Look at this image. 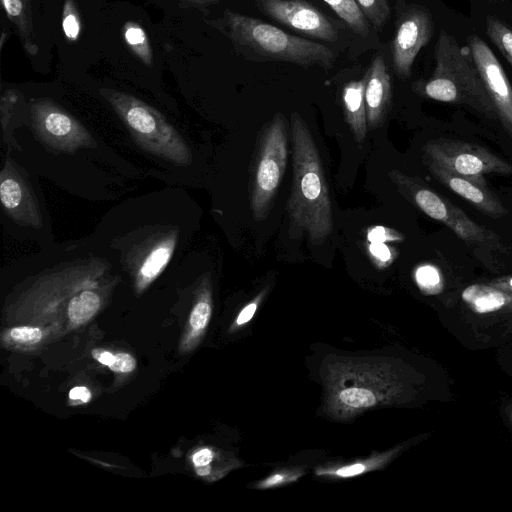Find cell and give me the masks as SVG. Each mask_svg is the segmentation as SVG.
<instances>
[{"label":"cell","instance_id":"6da1fadb","mask_svg":"<svg viewBox=\"0 0 512 512\" xmlns=\"http://www.w3.org/2000/svg\"><path fill=\"white\" fill-rule=\"evenodd\" d=\"M293 178L287 201L289 236L322 244L333 231L332 206L322 161L302 116L291 113Z\"/></svg>","mask_w":512,"mask_h":512},{"label":"cell","instance_id":"7a4b0ae2","mask_svg":"<svg viewBox=\"0 0 512 512\" xmlns=\"http://www.w3.org/2000/svg\"><path fill=\"white\" fill-rule=\"evenodd\" d=\"M235 49L255 61H283L303 68H332L335 54L327 46L294 36L257 18L225 10L216 22Z\"/></svg>","mask_w":512,"mask_h":512},{"label":"cell","instance_id":"3957f363","mask_svg":"<svg viewBox=\"0 0 512 512\" xmlns=\"http://www.w3.org/2000/svg\"><path fill=\"white\" fill-rule=\"evenodd\" d=\"M435 63L433 74L414 84L416 93L439 102L465 105L489 119H498L470 49L460 47L444 30L435 45Z\"/></svg>","mask_w":512,"mask_h":512},{"label":"cell","instance_id":"277c9868","mask_svg":"<svg viewBox=\"0 0 512 512\" xmlns=\"http://www.w3.org/2000/svg\"><path fill=\"white\" fill-rule=\"evenodd\" d=\"M101 94L142 149L176 165L186 166L192 162V153L185 140L154 107L115 90L104 89Z\"/></svg>","mask_w":512,"mask_h":512},{"label":"cell","instance_id":"5b68a950","mask_svg":"<svg viewBox=\"0 0 512 512\" xmlns=\"http://www.w3.org/2000/svg\"><path fill=\"white\" fill-rule=\"evenodd\" d=\"M328 402L338 415H350L389 402L396 386L381 363L337 362L327 376Z\"/></svg>","mask_w":512,"mask_h":512},{"label":"cell","instance_id":"8992f818","mask_svg":"<svg viewBox=\"0 0 512 512\" xmlns=\"http://www.w3.org/2000/svg\"><path fill=\"white\" fill-rule=\"evenodd\" d=\"M389 177L403 197L430 218L446 225L463 241L493 250H504L497 234L474 222L459 207L431 190L420 179L399 170H391Z\"/></svg>","mask_w":512,"mask_h":512},{"label":"cell","instance_id":"52a82bcc","mask_svg":"<svg viewBox=\"0 0 512 512\" xmlns=\"http://www.w3.org/2000/svg\"><path fill=\"white\" fill-rule=\"evenodd\" d=\"M287 156V121L277 113L263 130L251 176L250 208L256 220L264 219L273 205Z\"/></svg>","mask_w":512,"mask_h":512},{"label":"cell","instance_id":"ba28073f","mask_svg":"<svg viewBox=\"0 0 512 512\" xmlns=\"http://www.w3.org/2000/svg\"><path fill=\"white\" fill-rule=\"evenodd\" d=\"M423 159L484 186H487L485 174H512L509 162L485 147L465 141L430 140L423 147Z\"/></svg>","mask_w":512,"mask_h":512},{"label":"cell","instance_id":"9c48e42d","mask_svg":"<svg viewBox=\"0 0 512 512\" xmlns=\"http://www.w3.org/2000/svg\"><path fill=\"white\" fill-rule=\"evenodd\" d=\"M30 110L33 128L48 147L65 153H74L82 147H95L90 132L52 100L36 99Z\"/></svg>","mask_w":512,"mask_h":512},{"label":"cell","instance_id":"30bf717a","mask_svg":"<svg viewBox=\"0 0 512 512\" xmlns=\"http://www.w3.org/2000/svg\"><path fill=\"white\" fill-rule=\"evenodd\" d=\"M433 33L431 15L420 5H409L398 16L391 54L394 71L400 78L410 77L416 56Z\"/></svg>","mask_w":512,"mask_h":512},{"label":"cell","instance_id":"8fae6325","mask_svg":"<svg viewBox=\"0 0 512 512\" xmlns=\"http://www.w3.org/2000/svg\"><path fill=\"white\" fill-rule=\"evenodd\" d=\"M258 9L272 20L314 39L334 42L338 23L305 0H254Z\"/></svg>","mask_w":512,"mask_h":512},{"label":"cell","instance_id":"7c38bea8","mask_svg":"<svg viewBox=\"0 0 512 512\" xmlns=\"http://www.w3.org/2000/svg\"><path fill=\"white\" fill-rule=\"evenodd\" d=\"M468 42L473 60L494 103L497 118L512 137V86L506 73L483 39L473 35Z\"/></svg>","mask_w":512,"mask_h":512},{"label":"cell","instance_id":"4fadbf2b","mask_svg":"<svg viewBox=\"0 0 512 512\" xmlns=\"http://www.w3.org/2000/svg\"><path fill=\"white\" fill-rule=\"evenodd\" d=\"M177 239V229H167L147 238L131 252L128 261L136 267L135 283L139 289L149 285L166 268L176 248Z\"/></svg>","mask_w":512,"mask_h":512},{"label":"cell","instance_id":"5bb4252c","mask_svg":"<svg viewBox=\"0 0 512 512\" xmlns=\"http://www.w3.org/2000/svg\"><path fill=\"white\" fill-rule=\"evenodd\" d=\"M0 198L6 213L17 223L36 228L42 225L32 189L8 159L0 175Z\"/></svg>","mask_w":512,"mask_h":512},{"label":"cell","instance_id":"9a60e30c","mask_svg":"<svg viewBox=\"0 0 512 512\" xmlns=\"http://www.w3.org/2000/svg\"><path fill=\"white\" fill-rule=\"evenodd\" d=\"M365 106L367 128L382 126L392 103L391 76L383 56L376 55L365 74Z\"/></svg>","mask_w":512,"mask_h":512},{"label":"cell","instance_id":"2e32d148","mask_svg":"<svg viewBox=\"0 0 512 512\" xmlns=\"http://www.w3.org/2000/svg\"><path fill=\"white\" fill-rule=\"evenodd\" d=\"M429 172L448 189L464 198L482 213L494 218L507 214L500 199L488 188L477 182L455 174L434 163L425 162Z\"/></svg>","mask_w":512,"mask_h":512},{"label":"cell","instance_id":"e0dca14e","mask_svg":"<svg viewBox=\"0 0 512 512\" xmlns=\"http://www.w3.org/2000/svg\"><path fill=\"white\" fill-rule=\"evenodd\" d=\"M365 76L346 83L342 89V105L345 120L357 142L364 141L367 133L365 106Z\"/></svg>","mask_w":512,"mask_h":512},{"label":"cell","instance_id":"ac0fdd59","mask_svg":"<svg viewBox=\"0 0 512 512\" xmlns=\"http://www.w3.org/2000/svg\"><path fill=\"white\" fill-rule=\"evenodd\" d=\"M462 299L476 313L486 314L507 306L512 295L491 284H473L463 290Z\"/></svg>","mask_w":512,"mask_h":512},{"label":"cell","instance_id":"d6986e66","mask_svg":"<svg viewBox=\"0 0 512 512\" xmlns=\"http://www.w3.org/2000/svg\"><path fill=\"white\" fill-rule=\"evenodd\" d=\"M1 1L7 17L18 31L23 48L29 55H36L39 51V47L35 41L30 0Z\"/></svg>","mask_w":512,"mask_h":512},{"label":"cell","instance_id":"ffe728a7","mask_svg":"<svg viewBox=\"0 0 512 512\" xmlns=\"http://www.w3.org/2000/svg\"><path fill=\"white\" fill-rule=\"evenodd\" d=\"M110 275L98 280L76 293L68 303L67 315L73 324H83L89 321L99 310L102 299L96 291L99 284Z\"/></svg>","mask_w":512,"mask_h":512},{"label":"cell","instance_id":"44dd1931","mask_svg":"<svg viewBox=\"0 0 512 512\" xmlns=\"http://www.w3.org/2000/svg\"><path fill=\"white\" fill-rule=\"evenodd\" d=\"M123 38L131 52L147 67L153 65V52L145 29L135 21L123 26Z\"/></svg>","mask_w":512,"mask_h":512},{"label":"cell","instance_id":"7402d4cb","mask_svg":"<svg viewBox=\"0 0 512 512\" xmlns=\"http://www.w3.org/2000/svg\"><path fill=\"white\" fill-rule=\"evenodd\" d=\"M356 34L366 37L369 34V22L361 12L355 0H323Z\"/></svg>","mask_w":512,"mask_h":512},{"label":"cell","instance_id":"603a6c76","mask_svg":"<svg viewBox=\"0 0 512 512\" xmlns=\"http://www.w3.org/2000/svg\"><path fill=\"white\" fill-rule=\"evenodd\" d=\"M486 31L491 41L512 65V30L500 20L488 17Z\"/></svg>","mask_w":512,"mask_h":512},{"label":"cell","instance_id":"cb8c5ba5","mask_svg":"<svg viewBox=\"0 0 512 512\" xmlns=\"http://www.w3.org/2000/svg\"><path fill=\"white\" fill-rule=\"evenodd\" d=\"M361 12L376 30H381L390 16V0H355Z\"/></svg>","mask_w":512,"mask_h":512},{"label":"cell","instance_id":"d4e9b609","mask_svg":"<svg viewBox=\"0 0 512 512\" xmlns=\"http://www.w3.org/2000/svg\"><path fill=\"white\" fill-rule=\"evenodd\" d=\"M81 18L74 0H65L62 10V30L69 42H76L81 34Z\"/></svg>","mask_w":512,"mask_h":512},{"label":"cell","instance_id":"484cf974","mask_svg":"<svg viewBox=\"0 0 512 512\" xmlns=\"http://www.w3.org/2000/svg\"><path fill=\"white\" fill-rule=\"evenodd\" d=\"M415 281L420 290L426 294H437L443 283L440 271L433 265L425 264L415 270Z\"/></svg>","mask_w":512,"mask_h":512},{"label":"cell","instance_id":"4316f807","mask_svg":"<svg viewBox=\"0 0 512 512\" xmlns=\"http://www.w3.org/2000/svg\"><path fill=\"white\" fill-rule=\"evenodd\" d=\"M208 281V279H207ZM211 316V301L209 283L206 282L205 290L201 292L200 299L194 305L189 323L193 330L200 331L206 327Z\"/></svg>","mask_w":512,"mask_h":512},{"label":"cell","instance_id":"83f0119b","mask_svg":"<svg viewBox=\"0 0 512 512\" xmlns=\"http://www.w3.org/2000/svg\"><path fill=\"white\" fill-rule=\"evenodd\" d=\"M368 254L373 264L379 269L388 267L396 259L398 252L386 243L369 242Z\"/></svg>","mask_w":512,"mask_h":512},{"label":"cell","instance_id":"f1b7e54d","mask_svg":"<svg viewBox=\"0 0 512 512\" xmlns=\"http://www.w3.org/2000/svg\"><path fill=\"white\" fill-rule=\"evenodd\" d=\"M367 240L372 243L398 242L404 240V235L389 227L372 226L367 230Z\"/></svg>","mask_w":512,"mask_h":512},{"label":"cell","instance_id":"f546056e","mask_svg":"<svg viewBox=\"0 0 512 512\" xmlns=\"http://www.w3.org/2000/svg\"><path fill=\"white\" fill-rule=\"evenodd\" d=\"M10 337L19 343L36 344L42 339V331L37 327H15L10 330Z\"/></svg>","mask_w":512,"mask_h":512},{"label":"cell","instance_id":"4dcf8cb0","mask_svg":"<svg viewBox=\"0 0 512 512\" xmlns=\"http://www.w3.org/2000/svg\"><path fill=\"white\" fill-rule=\"evenodd\" d=\"M136 368V360L128 353L120 352L115 354V361L109 366L114 372L127 373Z\"/></svg>","mask_w":512,"mask_h":512},{"label":"cell","instance_id":"1f68e13d","mask_svg":"<svg viewBox=\"0 0 512 512\" xmlns=\"http://www.w3.org/2000/svg\"><path fill=\"white\" fill-rule=\"evenodd\" d=\"M261 298V296H260ZM260 298H256L254 301L250 302L249 304H247L242 310L241 312L239 313L237 319H236V324L237 325H243L245 323H247L248 321L251 320V318L254 316L255 312H256V309H257V306H258V302L260 300Z\"/></svg>","mask_w":512,"mask_h":512},{"label":"cell","instance_id":"d6a6232c","mask_svg":"<svg viewBox=\"0 0 512 512\" xmlns=\"http://www.w3.org/2000/svg\"><path fill=\"white\" fill-rule=\"evenodd\" d=\"M366 469H367V464L356 463V464H352L349 466L339 468L334 473L340 477H351V476L361 474Z\"/></svg>","mask_w":512,"mask_h":512},{"label":"cell","instance_id":"836d02e7","mask_svg":"<svg viewBox=\"0 0 512 512\" xmlns=\"http://www.w3.org/2000/svg\"><path fill=\"white\" fill-rule=\"evenodd\" d=\"M91 353L96 361L108 367L115 361V355L107 350L96 348Z\"/></svg>","mask_w":512,"mask_h":512},{"label":"cell","instance_id":"e575fe53","mask_svg":"<svg viewBox=\"0 0 512 512\" xmlns=\"http://www.w3.org/2000/svg\"><path fill=\"white\" fill-rule=\"evenodd\" d=\"M213 459V454L209 449H202L193 455L195 466L208 465Z\"/></svg>","mask_w":512,"mask_h":512},{"label":"cell","instance_id":"d590c367","mask_svg":"<svg viewBox=\"0 0 512 512\" xmlns=\"http://www.w3.org/2000/svg\"><path fill=\"white\" fill-rule=\"evenodd\" d=\"M69 397L72 400H81L82 402H87L91 397V393L86 387L78 386L70 390Z\"/></svg>","mask_w":512,"mask_h":512},{"label":"cell","instance_id":"8d00e7d4","mask_svg":"<svg viewBox=\"0 0 512 512\" xmlns=\"http://www.w3.org/2000/svg\"><path fill=\"white\" fill-rule=\"evenodd\" d=\"M491 285L512 294V276L496 279Z\"/></svg>","mask_w":512,"mask_h":512},{"label":"cell","instance_id":"74e56055","mask_svg":"<svg viewBox=\"0 0 512 512\" xmlns=\"http://www.w3.org/2000/svg\"><path fill=\"white\" fill-rule=\"evenodd\" d=\"M195 6H207L218 3L219 0H183Z\"/></svg>","mask_w":512,"mask_h":512},{"label":"cell","instance_id":"f35d334b","mask_svg":"<svg viewBox=\"0 0 512 512\" xmlns=\"http://www.w3.org/2000/svg\"><path fill=\"white\" fill-rule=\"evenodd\" d=\"M283 480V476L279 475V474H276V475H273L272 477H270L269 479H267L263 484H262V487H269V486H273L279 482H281Z\"/></svg>","mask_w":512,"mask_h":512},{"label":"cell","instance_id":"ab89813d","mask_svg":"<svg viewBox=\"0 0 512 512\" xmlns=\"http://www.w3.org/2000/svg\"><path fill=\"white\" fill-rule=\"evenodd\" d=\"M196 471L199 475H206L210 472V467H209V464L208 465H203V466H196Z\"/></svg>","mask_w":512,"mask_h":512}]
</instances>
